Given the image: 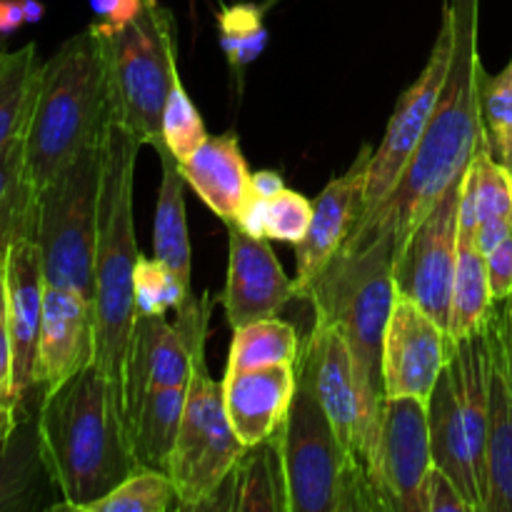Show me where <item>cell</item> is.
I'll list each match as a JSON object with an SVG mask.
<instances>
[{"label":"cell","mask_w":512,"mask_h":512,"mask_svg":"<svg viewBox=\"0 0 512 512\" xmlns=\"http://www.w3.org/2000/svg\"><path fill=\"white\" fill-rule=\"evenodd\" d=\"M478 8L480 0H450L445 8L453 23V55L438 105L395 188L355 225L340 253H360L380 238H393L398 250L410 230L468 170L483 135L480 88L485 68L478 53Z\"/></svg>","instance_id":"obj_1"},{"label":"cell","mask_w":512,"mask_h":512,"mask_svg":"<svg viewBox=\"0 0 512 512\" xmlns=\"http://www.w3.org/2000/svg\"><path fill=\"white\" fill-rule=\"evenodd\" d=\"M38 433L60 495L53 510L90 512L140 468L113 385L95 363L40 393Z\"/></svg>","instance_id":"obj_2"},{"label":"cell","mask_w":512,"mask_h":512,"mask_svg":"<svg viewBox=\"0 0 512 512\" xmlns=\"http://www.w3.org/2000/svg\"><path fill=\"white\" fill-rule=\"evenodd\" d=\"M140 143L125 125L110 120L103 135V178H100L98 248H95V360L113 385L125 420V388L133 345L135 265L140 250L135 240L133 200L135 165Z\"/></svg>","instance_id":"obj_3"},{"label":"cell","mask_w":512,"mask_h":512,"mask_svg":"<svg viewBox=\"0 0 512 512\" xmlns=\"http://www.w3.org/2000/svg\"><path fill=\"white\" fill-rule=\"evenodd\" d=\"M110 120L108 63L98 33L88 25L40 63L23 133L25 168L38 198L65 165L103 140Z\"/></svg>","instance_id":"obj_4"},{"label":"cell","mask_w":512,"mask_h":512,"mask_svg":"<svg viewBox=\"0 0 512 512\" xmlns=\"http://www.w3.org/2000/svg\"><path fill=\"white\" fill-rule=\"evenodd\" d=\"M393 273L395 240L380 238L360 253L335 255L305 295L313 305L315 320L333 323L348 343L363 398L370 458L378 438L380 410L388 398L383 380V340L395 303Z\"/></svg>","instance_id":"obj_5"},{"label":"cell","mask_w":512,"mask_h":512,"mask_svg":"<svg viewBox=\"0 0 512 512\" xmlns=\"http://www.w3.org/2000/svg\"><path fill=\"white\" fill-rule=\"evenodd\" d=\"M108 63L113 118L140 145L163 143V110L178 78V40L168 8L150 3L138 20L120 30L93 23Z\"/></svg>","instance_id":"obj_6"},{"label":"cell","mask_w":512,"mask_h":512,"mask_svg":"<svg viewBox=\"0 0 512 512\" xmlns=\"http://www.w3.org/2000/svg\"><path fill=\"white\" fill-rule=\"evenodd\" d=\"M100 178L103 140L83 150L40 190L35 230L45 285L78 290L90 300L95 288Z\"/></svg>","instance_id":"obj_7"},{"label":"cell","mask_w":512,"mask_h":512,"mask_svg":"<svg viewBox=\"0 0 512 512\" xmlns=\"http://www.w3.org/2000/svg\"><path fill=\"white\" fill-rule=\"evenodd\" d=\"M293 403L278 430L283 453L288 512H338L340 483L353 455L345 450L315 393L303 360L295 363Z\"/></svg>","instance_id":"obj_8"},{"label":"cell","mask_w":512,"mask_h":512,"mask_svg":"<svg viewBox=\"0 0 512 512\" xmlns=\"http://www.w3.org/2000/svg\"><path fill=\"white\" fill-rule=\"evenodd\" d=\"M245 450L225 410L223 383L210 378L205 355H200L188 383L183 423L168 473L178 493V508L198 510L210 495L218 493Z\"/></svg>","instance_id":"obj_9"},{"label":"cell","mask_w":512,"mask_h":512,"mask_svg":"<svg viewBox=\"0 0 512 512\" xmlns=\"http://www.w3.org/2000/svg\"><path fill=\"white\" fill-rule=\"evenodd\" d=\"M460 193H463V178L445 190L443 198L395 250V295L418 303L445 330H448L450 295H453L455 268H458Z\"/></svg>","instance_id":"obj_10"},{"label":"cell","mask_w":512,"mask_h":512,"mask_svg":"<svg viewBox=\"0 0 512 512\" xmlns=\"http://www.w3.org/2000/svg\"><path fill=\"white\" fill-rule=\"evenodd\" d=\"M218 298L203 293L190 295L178 308V323L170 325L165 315H138L133 328V345L128 360V388H125V425L140 395L150 388H188L198 358L203 355L210 308Z\"/></svg>","instance_id":"obj_11"},{"label":"cell","mask_w":512,"mask_h":512,"mask_svg":"<svg viewBox=\"0 0 512 512\" xmlns=\"http://www.w3.org/2000/svg\"><path fill=\"white\" fill-rule=\"evenodd\" d=\"M450 55H453V23H450L448 13H445L428 63L420 70L418 78L413 80V85L400 95V100L395 103L393 118H390L388 128H385L383 140H380L378 148H373L368 185H365L363 210H360L358 223L368 218L388 198V193L395 188L403 170L408 168L410 158H413L415 148H418L425 128H428L430 115H433L435 105H438L440 90H443L445 78H448Z\"/></svg>","instance_id":"obj_12"},{"label":"cell","mask_w":512,"mask_h":512,"mask_svg":"<svg viewBox=\"0 0 512 512\" xmlns=\"http://www.w3.org/2000/svg\"><path fill=\"white\" fill-rule=\"evenodd\" d=\"M430 468L428 403L418 398H385L368 465L385 512H420V493Z\"/></svg>","instance_id":"obj_13"},{"label":"cell","mask_w":512,"mask_h":512,"mask_svg":"<svg viewBox=\"0 0 512 512\" xmlns=\"http://www.w3.org/2000/svg\"><path fill=\"white\" fill-rule=\"evenodd\" d=\"M453 350L455 340L438 320L410 298L395 295L383 340L385 395L428 403Z\"/></svg>","instance_id":"obj_14"},{"label":"cell","mask_w":512,"mask_h":512,"mask_svg":"<svg viewBox=\"0 0 512 512\" xmlns=\"http://www.w3.org/2000/svg\"><path fill=\"white\" fill-rule=\"evenodd\" d=\"M298 358L308 365L315 393H318L340 443L355 460L368 468L370 440L368 428H365L363 398H360L353 358H350L343 333L333 323L315 320L308 340L300 345Z\"/></svg>","instance_id":"obj_15"},{"label":"cell","mask_w":512,"mask_h":512,"mask_svg":"<svg viewBox=\"0 0 512 512\" xmlns=\"http://www.w3.org/2000/svg\"><path fill=\"white\" fill-rule=\"evenodd\" d=\"M373 145L365 143L348 173L335 175L313 203V220L300 243H295V298L305 300L310 285L333 263L350 238L363 210Z\"/></svg>","instance_id":"obj_16"},{"label":"cell","mask_w":512,"mask_h":512,"mask_svg":"<svg viewBox=\"0 0 512 512\" xmlns=\"http://www.w3.org/2000/svg\"><path fill=\"white\" fill-rule=\"evenodd\" d=\"M228 228V278L218 295L230 328H243L263 318H275L295 298L293 280L285 275L268 238H253L238 223Z\"/></svg>","instance_id":"obj_17"},{"label":"cell","mask_w":512,"mask_h":512,"mask_svg":"<svg viewBox=\"0 0 512 512\" xmlns=\"http://www.w3.org/2000/svg\"><path fill=\"white\" fill-rule=\"evenodd\" d=\"M8 323L13 340V395L18 405L38 388V340L43 325L45 275L40 248L33 238L10 245L5 255Z\"/></svg>","instance_id":"obj_18"},{"label":"cell","mask_w":512,"mask_h":512,"mask_svg":"<svg viewBox=\"0 0 512 512\" xmlns=\"http://www.w3.org/2000/svg\"><path fill=\"white\" fill-rule=\"evenodd\" d=\"M95 360L93 300L70 288L45 285L38 340V388L50 390Z\"/></svg>","instance_id":"obj_19"},{"label":"cell","mask_w":512,"mask_h":512,"mask_svg":"<svg viewBox=\"0 0 512 512\" xmlns=\"http://www.w3.org/2000/svg\"><path fill=\"white\" fill-rule=\"evenodd\" d=\"M485 330L490 350V400L483 512H512V375L498 303L485 323Z\"/></svg>","instance_id":"obj_20"},{"label":"cell","mask_w":512,"mask_h":512,"mask_svg":"<svg viewBox=\"0 0 512 512\" xmlns=\"http://www.w3.org/2000/svg\"><path fill=\"white\" fill-rule=\"evenodd\" d=\"M295 383H298L295 365H268V368L225 373V410L245 448H253L278 433L293 403Z\"/></svg>","instance_id":"obj_21"},{"label":"cell","mask_w":512,"mask_h":512,"mask_svg":"<svg viewBox=\"0 0 512 512\" xmlns=\"http://www.w3.org/2000/svg\"><path fill=\"white\" fill-rule=\"evenodd\" d=\"M58 495L38 433V408L25 413L18 405V423L0 453V512L53 510L48 495Z\"/></svg>","instance_id":"obj_22"},{"label":"cell","mask_w":512,"mask_h":512,"mask_svg":"<svg viewBox=\"0 0 512 512\" xmlns=\"http://www.w3.org/2000/svg\"><path fill=\"white\" fill-rule=\"evenodd\" d=\"M180 173L223 223L235 220L240 205L253 193L250 188L253 173L245 163L235 133L208 135V140L190 158L180 160Z\"/></svg>","instance_id":"obj_23"},{"label":"cell","mask_w":512,"mask_h":512,"mask_svg":"<svg viewBox=\"0 0 512 512\" xmlns=\"http://www.w3.org/2000/svg\"><path fill=\"white\" fill-rule=\"evenodd\" d=\"M205 508L288 512V483L278 433L245 450L218 493L210 495L198 510Z\"/></svg>","instance_id":"obj_24"},{"label":"cell","mask_w":512,"mask_h":512,"mask_svg":"<svg viewBox=\"0 0 512 512\" xmlns=\"http://www.w3.org/2000/svg\"><path fill=\"white\" fill-rule=\"evenodd\" d=\"M185 400H188V388H180V385L150 388L138 398L128 420V435L140 468L170 473Z\"/></svg>","instance_id":"obj_25"},{"label":"cell","mask_w":512,"mask_h":512,"mask_svg":"<svg viewBox=\"0 0 512 512\" xmlns=\"http://www.w3.org/2000/svg\"><path fill=\"white\" fill-rule=\"evenodd\" d=\"M160 188L153 220V253L163 260L180 280L190 285V235L185 218V178L180 173V160L160 143Z\"/></svg>","instance_id":"obj_26"},{"label":"cell","mask_w":512,"mask_h":512,"mask_svg":"<svg viewBox=\"0 0 512 512\" xmlns=\"http://www.w3.org/2000/svg\"><path fill=\"white\" fill-rule=\"evenodd\" d=\"M493 308L495 298L493 290H490L485 253L480 250L475 233L460 230L458 268H455L453 295H450V338L458 343V340L478 333L488 323Z\"/></svg>","instance_id":"obj_27"},{"label":"cell","mask_w":512,"mask_h":512,"mask_svg":"<svg viewBox=\"0 0 512 512\" xmlns=\"http://www.w3.org/2000/svg\"><path fill=\"white\" fill-rule=\"evenodd\" d=\"M493 218H512V173L493 155L483 128L473 160L463 175L460 230L475 233L480 223Z\"/></svg>","instance_id":"obj_28"},{"label":"cell","mask_w":512,"mask_h":512,"mask_svg":"<svg viewBox=\"0 0 512 512\" xmlns=\"http://www.w3.org/2000/svg\"><path fill=\"white\" fill-rule=\"evenodd\" d=\"M38 230V193L25 168L23 135L0 150V260L10 245L23 238L35 240Z\"/></svg>","instance_id":"obj_29"},{"label":"cell","mask_w":512,"mask_h":512,"mask_svg":"<svg viewBox=\"0 0 512 512\" xmlns=\"http://www.w3.org/2000/svg\"><path fill=\"white\" fill-rule=\"evenodd\" d=\"M38 45L0 53V150L25 133L35 85H38Z\"/></svg>","instance_id":"obj_30"},{"label":"cell","mask_w":512,"mask_h":512,"mask_svg":"<svg viewBox=\"0 0 512 512\" xmlns=\"http://www.w3.org/2000/svg\"><path fill=\"white\" fill-rule=\"evenodd\" d=\"M300 345L303 343L298 338V330L280 320L278 315L255 320V323L233 330L225 373L268 368V365H295Z\"/></svg>","instance_id":"obj_31"},{"label":"cell","mask_w":512,"mask_h":512,"mask_svg":"<svg viewBox=\"0 0 512 512\" xmlns=\"http://www.w3.org/2000/svg\"><path fill=\"white\" fill-rule=\"evenodd\" d=\"M220 48L228 65L238 75L263 55L268 45V28L263 23V5L235 3L225 5L218 13Z\"/></svg>","instance_id":"obj_32"},{"label":"cell","mask_w":512,"mask_h":512,"mask_svg":"<svg viewBox=\"0 0 512 512\" xmlns=\"http://www.w3.org/2000/svg\"><path fill=\"white\" fill-rule=\"evenodd\" d=\"M178 505L173 478L168 473L138 468L115 490L90 508V512H168Z\"/></svg>","instance_id":"obj_33"},{"label":"cell","mask_w":512,"mask_h":512,"mask_svg":"<svg viewBox=\"0 0 512 512\" xmlns=\"http://www.w3.org/2000/svg\"><path fill=\"white\" fill-rule=\"evenodd\" d=\"M480 105L493 155L512 173V58L500 73L483 75Z\"/></svg>","instance_id":"obj_34"},{"label":"cell","mask_w":512,"mask_h":512,"mask_svg":"<svg viewBox=\"0 0 512 512\" xmlns=\"http://www.w3.org/2000/svg\"><path fill=\"white\" fill-rule=\"evenodd\" d=\"M190 285L180 280L163 260L140 255L135 265V310L138 315H165L190 300Z\"/></svg>","instance_id":"obj_35"},{"label":"cell","mask_w":512,"mask_h":512,"mask_svg":"<svg viewBox=\"0 0 512 512\" xmlns=\"http://www.w3.org/2000/svg\"><path fill=\"white\" fill-rule=\"evenodd\" d=\"M208 140V128H205L203 115L190 100L180 75L170 88L168 103L163 110V143L168 145L170 153L178 160L190 158L200 145Z\"/></svg>","instance_id":"obj_36"},{"label":"cell","mask_w":512,"mask_h":512,"mask_svg":"<svg viewBox=\"0 0 512 512\" xmlns=\"http://www.w3.org/2000/svg\"><path fill=\"white\" fill-rule=\"evenodd\" d=\"M313 220V203L295 190L283 188L268 200V238L280 243H300Z\"/></svg>","instance_id":"obj_37"},{"label":"cell","mask_w":512,"mask_h":512,"mask_svg":"<svg viewBox=\"0 0 512 512\" xmlns=\"http://www.w3.org/2000/svg\"><path fill=\"white\" fill-rule=\"evenodd\" d=\"M420 512H473L445 470L433 465L420 493Z\"/></svg>","instance_id":"obj_38"},{"label":"cell","mask_w":512,"mask_h":512,"mask_svg":"<svg viewBox=\"0 0 512 512\" xmlns=\"http://www.w3.org/2000/svg\"><path fill=\"white\" fill-rule=\"evenodd\" d=\"M0 403L18 410L13 395V340L8 323V290H5V260H0Z\"/></svg>","instance_id":"obj_39"},{"label":"cell","mask_w":512,"mask_h":512,"mask_svg":"<svg viewBox=\"0 0 512 512\" xmlns=\"http://www.w3.org/2000/svg\"><path fill=\"white\" fill-rule=\"evenodd\" d=\"M95 13V23L105 30H120L138 20L150 5V0H88Z\"/></svg>","instance_id":"obj_40"},{"label":"cell","mask_w":512,"mask_h":512,"mask_svg":"<svg viewBox=\"0 0 512 512\" xmlns=\"http://www.w3.org/2000/svg\"><path fill=\"white\" fill-rule=\"evenodd\" d=\"M485 263L495 303H503L512 295V235L485 255Z\"/></svg>","instance_id":"obj_41"},{"label":"cell","mask_w":512,"mask_h":512,"mask_svg":"<svg viewBox=\"0 0 512 512\" xmlns=\"http://www.w3.org/2000/svg\"><path fill=\"white\" fill-rule=\"evenodd\" d=\"M230 223H238L253 238H268V200L250 193Z\"/></svg>","instance_id":"obj_42"},{"label":"cell","mask_w":512,"mask_h":512,"mask_svg":"<svg viewBox=\"0 0 512 512\" xmlns=\"http://www.w3.org/2000/svg\"><path fill=\"white\" fill-rule=\"evenodd\" d=\"M250 188H253L255 195L270 200L285 188V180L278 170H258V173L250 175Z\"/></svg>","instance_id":"obj_43"},{"label":"cell","mask_w":512,"mask_h":512,"mask_svg":"<svg viewBox=\"0 0 512 512\" xmlns=\"http://www.w3.org/2000/svg\"><path fill=\"white\" fill-rule=\"evenodd\" d=\"M25 25L23 0H0V35H10Z\"/></svg>","instance_id":"obj_44"},{"label":"cell","mask_w":512,"mask_h":512,"mask_svg":"<svg viewBox=\"0 0 512 512\" xmlns=\"http://www.w3.org/2000/svg\"><path fill=\"white\" fill-rule=\"evenodd\" d=\"M15 423H18V410L5 408V405L0 403V453H3L5 443H8L10 435H13Z\"/></svg>","instance_id":"obj_45"},{"label":"cell","mask_w":512,"mask_h":512,"mask_svg":"<svg viewBox=\"0 0 512 512\" xmlns=\"http://www.w3.org/2000/svg\"><path fill=\"white\" fill-rule=\"evenodd\" d=\"M500 318H503V330H505V345H508V360H510V375H512V295L503 303H498Z\"/></svg>","instance_id":"obj_46"},{"label":"cell","mask_w":512,"mask_h":512,"mask_svg":"<svg viewBox=\"0 0 512 512\" xmlns=\"http://www.w3.org/2000/svg\"><path fill=\"white\" fill-rule=\"evenodd\" d=\"M23 13H25V23H38L43 18L45 8L40 0H23Z\"/></svg>","instance_id":"obj_47"},{"label":"cell","mask_w":512,"mask_h":512,"mask_svg":"<svg viewBox=\"0 0 512 512\" xmlns=\"http://www.w3.org/2000/svg\"><path fill=\"white\" fill-rule=\"evenodd\" d=\"M150 3H160V0H150Z\"/></svg>","instance_id":"obj_48"}]
</instances>
